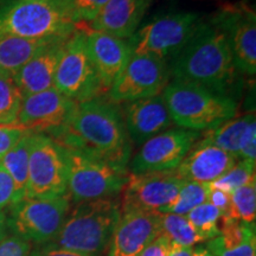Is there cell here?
<instances>
[{"label":"cell","mask_w":256,"mask_h":256,"mask_svg":"<svg viewBox=\"0 0 256 256\" xmlns=\"http://www.w3.org/2000/svg\"><path fill=\"white\" fill-rule=\"evenodd\" d=\"M52 139L66 148L128 170L133 144L119 104L104 95L78 104L70 122Z\"/></svg>","instance_id":"obj_1"},{"label":"cell","mask_w":256,"mask_h":256,"mask_svg":"<svg viewBox=\"0 0 256 256\" xmlns=\"http://www.w3.org/2000/svg\"><path fill=\"white\" fill-rule=\"evenodd\" d=\"M168 70L176 81L194 83L232 98L238 78L226 34L212 23L203 22L168 64Z\"/></svg>","instance_id":"obj_2"},{"label":"cell","mask_w":256,"mask_h":256,"mask_svg":"<svg viewBox=\"0 0 256 256\" xmlns=\"http://www.w3.org/2000/svg\"><path fill=\"white\" fill-rule=\"evenodd\" d=\"M120 217L121 206L115 198L78 203L49 244L96 256L108 246Z\"/></svg>","instance_id":"obj_3"},{"label":"cell","mask_w":256,"mask_h":256,"mask_svg":"<svg viewBox=\"0 0 256 256\" xmlns=\"http://www.w3.org/2000/svg\"><path fill=\"white\" fill-rule=\"evenodd\" d=\"M162 98L172 122L196 132L220 126L235 118L238 110V101L232 96L176 80L166 86Z\"/></svg>","instance_id":"obj_4"},{"label":"cell","mask_w":256,"mask_h":256,"mask_svg":"<svg viewBox=\"0 0 256 256\" xmlns=\"http://www.w3.org/2000/svg\"><path fill=\"white\" fill-rule=\"evenodd\" d=\"M78 25L60 0H0V34L28 40L64 38Z\"/></svg>","instance_id":"obj_5"},{"label":"cell","mask_w":256,"mask_h":256,"mask_svg":"<svg viewBox=\"0 0 256 256\" xmlns=\"http://www.w3.org/2000/svg\"><path fill=\"white\" fill-rule=\"evenodd\" d=\"M66 150L44 133L32 134L24 198L51 200L68 194Z\"/></svg>","instance_id":"obj_6"},{"label":"cell","mask_w":256,"mask_h":256,"mask_svg":"<svg viewBox=\"0 0 256 256\" xmlns=\"http://www.w3.org/2000/svg\"><path fill=\"white\" fill-rule=\"evenodd\" d=\"M54 88L78 104L106 94L89 54L84 24H80L64 43Z\"/></svg>","instance_id":"obj_7"},{"label":"cell","mask_w":256,"mask_h":256,"mask_svg":"<svg viewBox=\"0 0 256 256\" xmlns=\"http://www.w3.org/2000/svg\"><path fill=\"white\" fill-rule=\"evenodd\" d=\"M66 150L69 168L68 196L76 204L114 198L124 190L130 177L128 170L75 150Z\"/></svg>","instance_id":"obj_8"},{"label":"cell","mask_w":256,"mask_h":256,"mask_svg":"<svg viewBox=\"0 0 256 256\" xmlns=\"http://www.w3.org/2000/svg\"><path fill=\"white\" fill-rule=\"evenodd\" d=\"M200 22L194 12H176L153 18L128 38L132 55L172 60L191 40Z\"/></svg>","instance_id":"obj_9"},{"label":"cell","mask_w":256,"mask_h":256,"mask_svg":"<svg viewBox=\"0 0 256 256\" xmlns=\"http://www.w3.org/2000/svg\"><path fill=\"white\" fill-rule=\"evenodd\" d=\"M70 197L23 200L10 206L8 226L14 235L28 242L46 244L52 241L69 214Z\"/></svg>","instance_id":"obj_10"},{"label":"cell","mask_w":256,"mask_h":256,"mask_svg":"<svg viewBox=\"0 0 256 256\" xmlns=\"http://www.w3.org/2000/svg\"><path fill=\"white\" fill-rule=\"evenodd\" d=\"M210 23L226 34L235 68L238 72L256 74V16L254 8L244 4H226Z\"/></svg>","instance_id":"obj_11"},{"label":"cell","mask_w":256,"mask_h":256,"mask_svg":"<svg viewBox=\"0 0 256 256\" xmlns=\"http://www.w3.org/2000/svg\"><path fill=\"white\" fill-rule=\"evenodd\" d=\"M170 81L168 62L151 55H132L113 83L108 98L115 104L160 95Z\"/></svg>","instance_id":"obj_12"},{"label":"cell","mask_w":256,"mask_h":256,"mask_svg":"<svg viewBox=\"0 0 256 256\" xmlns=\"http://www.w3.org/2000/svg\"><path fill=\"white\" fill-rule=\"evenodd\" d=\"M200 138V132L196 130H166L142 144L128 171L133 174L174 171Z\"/></svg>","instance_id":"obj_13"},{"label":"cell","mask_w":256,"mask_h":256,"mask_svg":"<svg viewBox=\"0 0 256 256\" xmlns=\"http://www.w3.org/2000/svg\"><path fill=\"white\" fill-rule=\"evenodd\" d=\"M184 182L174 171L130 174L122 190L121 214L159 212L174 202Z\"/></svg>","instance_id":"obj_14"},{"label":"cell","mask_w":256,"mask_h":256,"mask_svg":"<svg viewBox=\"0 0 256 256\" xmlns=\"http://www.w3.org/2000/svg\"><path fill=\"white\" fill-rule=\"evenodd\" d=\"M78 102L52 87L23 98L17 124L54 138L70 122Z\"/></svg>","instance_id":"obj_15"},{"label":"cell","mask_w":256,"mask_h":256,"mask_svg":"<svg viewBox=\"0 0 256 256\" xmlns=\"http://www.w3.org/2000/svg\"><path fill=\"white\" fill-rule=\"evenodd\" d=\"M160 234L162 214H121L110 238L108 256H140Z\"/></svg>","instance_id":"obj_16"},{"label":"cell","mask_w":256,"mask_h":256,"mask_svg":"<svg viewBox=\"0 0 256 256\" xmlns=\"http://www.w3.org/2000/svg\"><path fill=\"white\" fill-rule=\"evenodd\" d=\"M238 160L236 156L202 138L192 145L174 172L185 182L210 184L226 174Z\"/></svg>","instance_id":"obj_17"},{"label":"cell","mask_w":256,"mask_h":256,"mask_svg":"<svg viewBox=\"0 0 256 256\" xmlns=\"http://www.w3.org/2000/svg\"><path fill=\"white\" fill-rule=\"evenodd\" d=\"M120 110L128 136L134 145H142L174 124L162 94L124 102Z\"/></svg>","instance_id":"obj_18"},{"label":"cell","mask_w":256,"mask_h":256,"mask_svg":"<svg viewBox=\"0 0 256 256\" xmlns=\"http://www.w3.org/2000/svg\"><path fill=\"white\" fill-rule=\"evenodd\" d=\"M89 54L94 63L102 87L108 92L113 83L126 68L132 56V49L126 40L114 37L101 31L92 30L84 25Z\"/></svg>","instance_id":"obj_19"},{"label":"cell","mask_w":256,"mask_h":256,"mask_svg":"<svg viewBox=\"0 0 256 256\" xmlns=\"http://www.w3.org/2000/svg\"><path fill=\"white\" fill-rule=\"evenodd\" d=\"M69 37L52 40L40 49L19 72L14 83L23 98L54 87V80L62 57L64 43Z\"/></svg>","instance_id":"obj_20"},{"label":"cell","mask_w":256,"mask_h":256,"mask_svg":"<svg viewBox=\"0 0 256 256\" xmlns=\"http://www.w3.org/2000/svg\"><path fill=\"white\" fill-rule=\"evenodd\" d=\"M152 0H110L90 22L92 30L127 40L136 34Z\"/></svg>","instance_id":"obj_21"},{"label":"cell","mask_w":256,"mask_h":256,"mask_svg":"<svg viewBox=\"0 0 256 256\" xmlns=\"http://www.w3.org/2000/svg\"><path fill=\"white\" fill-rule=\"evenodd\" d=\"M55 40L58 38L28 40L0 34V78H14L38 51Z\"/></svg>","instance_id":"obj_22"},{"label":"cell","mask_w":256,"mask_h":256,"mask_svg":"<svg viewBox=\"0 0 256 256\" xmlns=\"http://www.w3.org/2000/svg\"><path fill=\"white\" fill-rule=\"evenodd\" d=\"M34 133L28 130L17 144L0 160V164L4 166L14 184V203L25 197L28 174V156Z\"/></svg>","instance_id":"obj_23"},{"label":"cell","mask_w":256,"mask_h":256,"mask_svg":"<svg viewBox=\"0 0 256 256\" xmlns=\"http://www.w3.org/2000/svg\"><path fill=\"white\" fill-rule=\"evenodd\" d=\"M252 120H255L254 113L235 116L212 130H206L203 138L238 159L242 136Z\"/></svg>","instance_id":"obj_24"},{"label":"cell","mask_w":256,"mask_h":256,"mask_svg":"<svg viewBox=\"0 0 256 256\" xmlns=\"http://www.w3.org/2000/svg\"><path fill=\"white\" fill-rule=\"evenodd\" d=\"M209 192V184L184 182L174 202L160 210L159 214H174V215L186 216L192 209L208 202Z\"/></svg>","instance_id":"obj_25"},{"label":"cell","mask_w":256,"mask_h":256,"mask_svg":"<svg viewBox=\"0 0 256 256\" xmlns=\"http://www.w3.org/2000/svg\"><path fill=\"white\" fill-rule=\"evenodd\" d=\"M185 217L196 230L198 236L203 240V242L210 241L220 236L224 216L209 202L192 209Z\"/></svg>","instance_id":"obj_26"},{"label":"cell","mask_w":256,"mask_h":256,"mask_svg":"<svg viewBox=\"0 0 256 256\" xmlns=\"http://www.w3.org/2000/svg\"><path fill=\"white\" fill-rule=\"evenodd\" d=\"M162 234L171 243L183 247H194L203 242L186 217L174 214H162Z\"/></svg>","instance_id":"obj_27"},{"label":"cell","mask_w":256,"mask_h":256,"mask_svg":"<svg viewBox=\"0 0 256 256\" xmlns=\"http://www.w3.org/2000/svg\"><path fill=\"white\" fill-rule=\"evenodd\" d=\"M232 209L228 218L242 220L244 223H255L256 217V179L238 188L230 194Z\"/></svg>","instance_id":"obj_28"},{"label":"cell","mask_w":256,"mask_h":256,"mask_svg":"<svg viewBox=\"0 0 256 256\" xmlns=\"http://www.w3.org/2000/svg\"><path fill=\"white\" fill-rule=\"evenodd\" d=\"M23 96L12 78H0V126H16Z\"/></svg>","instance_id":"obj_29"},{"label":"cell","mask_w":256,"mask_h":256,"mask_svg":"<svg viewBox=\"0 0 256 256\" xmlns=\"http://www.w3.org/2000/svg\"><path fill=\"white\" fill-rule=\"evenodd\" d=\"M255 178V162L240 159L226 174L210 183V188H218L232 194L238 188L243 186Z\"/></svg>","instance_id":"obj_30"},{"label":"cell","mask_w":256,"mask_h":256,"mask_svg":"<svg viewBox=\"0 0 256 256\" xmlns=\"http://www.w3.org/2000/svg\"><path fill=\"white\" fill-rule=\"evenodd\" d=\"M76 24L90 23L110 0H60Z\"/></svg>","instance_id":"obj_31"},{"label":"cell","mask_w":256,"mask_h":256,"mask_svg":"<svg viewBox=\"0 0 256 256\" xmlns=\"http://www.w3.org/2000/svg\"><path fill=\"white\" fill-rule=\"evenodd\" d=\"M206 248L215 256H256V238H250L238 247L223 249L212 241L208 242Z\"/></svg>","instance_id":"obj_32"},{"label":"cell","mask_w":256,"mask_h":256,"mask_svg":"<svg viewBox=\"0 0 256 256\" xmlns=\"http://www.w3.org/2000/svg\"><path fill=\"white\" fill-rule=\"evenodd\" d=\"M30 242L18 236H6L0 241V256H30Z\"/></svg>","instance_id":"obj_33"},{"label":"cell","mask_w":256,"mask_h":256,"mask_svg":"<svg viewBox=\"0 0 256 256\" xmlns=\"http://www.w3.org/2000/svg\"><path fill=\"white\" fill-rule=\"evenodd\" d=\"M256 162V120H252L243 134L240 145L238 160Z\"/></svg>","instance_id":"obj_34"},{"label":"cell","mask_w":256,"mask_h":256,"mask_svg":"<svg viewBox=\"0 0 256 256\" xmlns=\"http://www.w3.org/2000/svg\"><path fill=\"white\" fill-rule=\"evenodd\" d=\"M28 130L18 126H0V160L14 147Z\"/></svg>","instance_id":"obj_35"},{"label":"cell","mask_w":256,"mask_h":256,"mask_svg":"<svg viewBox=\"0 0 256 256\" xmlns=\"http://www.w3.org/2000/svg\"><path fill=\"white\" fill-rule=\"evenodd\" d=\"M14 184L4 166L0 164V212L14 203Z\"/></svg>","instance_id":"obj_36"},{"label":"cell","mask_w":256,"mask_h":256,"mask_svg":"<svg viewBox=\"0 0 256 256\" xmlns=\"http://www.w3.org/2000/svg\"><path fill=\"white\" fill-rule=\"evenodd\" d=\"M208 202L216 206L223 214L224 217H229L230 209H232V197L229 194L218 190V188H210Z\"/></svg>","instance_id":"obj_37"},{"label":"cell","mask_w":256,"mask_h":256,"mask_svg":"<svg viewBox=\"0 0 256 256\" xmlns=\"http://www.w3.org/2000/svg\"><path fill=\"white\" fill-rule=\"evenodd\" d=\"M170 247H171V241L164 234H160L151 244L147 246L140 256H168Z\"/></svg>","instance_id":"obj_38"},{"label":"cell","mask_w":256,"mask_h":256,"mask_svg":"<svg viewBox=\"0 0 256 256\" xmlns=\"http://www.w3.org/2000/svg\"><path fill=\"white\" fill-rule=\"evenodd\" d=\"M30 256H86L80 252H75L66 249L57 248L55 246H51L49 243H46L42 247H38L36 250L30 252Z\"/></svg>","instance_id":"obj_39"},{"label":"cell","mask_w":256,"mask_h":256,"mask_svg":"<svg viewBox=\"0 0 256 256\" xmlns=\"http://www.w3.org/2000/svg\"><path fill=\"white\" fill-rule=\"evenodd\" d=\"M192 252H194L192 247H183V246L171 243L168 256H192Z\"/></svg>","instance_id":"obj_40"},{"label":"cell","mask_w":256,"mask_h":256,"mask_svg":"<svg viewBox=\"0 0 256 256\" xmlns=\"http://www.w3.org/2000/svg\"><path fill=\"white\" fill-rule=\"evenodd\" d=\"M8 217L4 211L0 212V241H2L8 236Z\"/></svg>","instance_id":"obj_41"},{"label":"cell","mask_w":256,"mask_h":256,"mask_svg":"<svg viewBox=\"0 0 256 256\" xmlns=\"http://www.w3.org/2000/svg\"><path fill=\"white\" fill-rule=\"evenodd\" d=\"M192 256H215L206 247H197L192 252Z\"/></svg>","instance_id":"obj_42"}]
</instances>
